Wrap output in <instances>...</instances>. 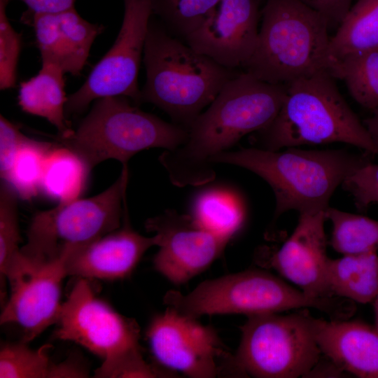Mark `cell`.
<instances>
[{"label":"cell","mask_w":378,"mask_h":378,"mask_svg":"<svg viewBox=\"0 0 378 378\" xmlns=\"http://www.w3.org/2000/svg\"><path fill=\"white\" fill-rule=\"evenodd\" d=\"M321 349L343 371L362 378H378V329L359 321L314 318Z\"/></svg>","instance_id":"d6986e66"},{"label":"cell","mask_w":378,"mask_h":378,"mask_svg":"<svg viewBox=\"0 0 378 378\" xmlns=\"http://www.w3.org/2000/svg\"><path fill=\"white\" fill-rule=\"evenodd\" d=\"M146 338L155 360L170 371L192 378H212L229 364L235 372L234 356L225 350L216 331L173 307L153 316Z\"/></svg>","instance_id":"7c38bea8"},{"label":"cell","mask_w":378,"mask_h":378,"mask_svg":"<svg viewBox=\"0 0 378 378\" xmlns=\"http://www.w3.org/2000/svg\"><path fill=\"white\" fill-rule=\"evenodd\" d=\"M55 146L29 137L21 146L12 165L3 180L25 201H31L41 190V183L46 158Z\"/></svg>","instance_id":"4316f807"},{"label":"cell","mask_w":378,"mask_h":378,"mask_svg":"<svg viewBox=\"0 0 378 378\" xmlns=\"http://www.w3.org/2000/svg\"><path fill=\"white\" fill-rule=\"evenodd\" d=\"M17 193L6 181L0 186V274L1 281L10 279L21 269L23 258L20 233Z\"/></svg>","instance_id":"83f0119b"},{"label":"cell","mask_w":378,"mask_h":378,"mask_svg":"<svg viewBox=\"0 0 378 378\" xmlns=\"http://www.w3.org/2000/svg\"><path fill=\"white\" fill-rule=\"evenodd\" d=\"M342 185L352 195L356 207L366 210L370 204L378 203V164L367 162L348 176Z\"/></svg>","instance_id":"d6a6232c"},{"label":"cell","mask_w":378,"mask_h":378,"mask_svg":"<svg viewBox=\"0 0 378 378\" xmlns=\"http://www.w3.org/2000/svg\"><path fill=\"white\" fill-rule=\"evenodd\" d=\"M261 17L256 46L244 71L284 85L330 73V27L322 15L297 0H265Z\"/></svg>","instance_id":"5b68a950"},{"label":"cell","mask_w":378,"mask_h":378,"mask_svg":"<svg viewBox=\"0 0 378 378\" xmlns=\"http://www.w3.org/2000/svg\"><path fill=\"white\" fill-rule=\"evenodd\" d=\"M191 216L199 226L229 241L240 230L244 220V209L237 198L220 190L198 195Z\"/></svg>","instance_id":"cb8c5ba5"},{"label":"cell","mask_w":378,"mask_h":378,"mask_svg":"<svg viewBox=\"0 0 378 378\" xmlns=\"http://www.w3.org/2000/svg\"><path fill=\"white\" fill-rule=\"evenodd\" d=\"M286 92V85L266 83L244 71L230 80L190 125L186 141L160 155L159 161L171 182L185 187L212 181L216 176L212 158L267 126Z\"/></svg>","instance_id":"6da1fadb"},{"label":"cell","mask_w":378,"mask_h":378,"mask_svg":"<svg viewBox=\"0 0 378 378\" xmlns=\"http://www.w3.org/2000/svg\"><path fill=\"white\" fill-rule=\"evenodd\" d=\"M64 74L55 64L41 62L38 74L20 83L18 92V104L22 110L46 118L57 128L59 137H65L74 130L65 114L67 97Z\"/></svg>","instance_id":"ffe728a7"},{"label":"cell","mask_w":378,"mask_h":378,"mask_svg":"<svg viewBox=\"0 0 378 378\" xmlns=\"http://www.w3.org/2000/svg\"><path fill=\"white\" fill-rule=\"evenodd\" d=\"M51 347L47 344L32 349L22 341L4 343L0 350V378H50L55 365L48 356Z\"/></svg>","instance_id":"f546056e"},{"label":"cell","mask_w":378,"mask_h":378,"mask_svg":"<svg viewBox=\"0 0 378 378\" xmlns=\"http://www.w3.org/2000/svg\"><path fill=\"white\" fill-rule=\"evenodd\" d=\"M127 181L128 167L123 166L118 178L101 193L37 212L20 248L22 256L34 265L51 262L120 228Z\"/></svg>","instance_id":"ba28073f"},{"label":"cell","mask_w":378,"mask_h":378,"mask_svg":"<svg viewBox=\"0 0 378 378\" xmlns=\"http://www.w3.org/2000/svg\"><path fill=\"white\" fill-rule=\"evenodd\" d=\"M322 15L329 27H338L354 0H297Z\"/></svg>","instance_id":"e575fe53"},{"label":"cell","mask_w":378,"mask_h":378,"mask_svg":"<svg viewBox=\"0 0 378 378\" xmlns=\"http://www.w3.org/2000/svg\"><path fill=\"white\" fill-rule=\"evenodd\" d=\"M143 62L146 80L141 90V103L154 104L172 122L187 130L225 85L241 72L196 51L153 15Z\"/></svg>","instance_id":"7a4b0ae2"},{"label":"cell","mask_w":378,"mask_h":378,"mask_svg":"<svg viewBox=\"0 0 378 378\" xmlns=\"http://www.w3.org/2000/svg\"><path fill=\"white\" fill-rule=\"evenodd\" d=\"M375 49H378V0H357L330 37V57L334 63L348 55Z\"/></svg>","instance_id":"7402d4cb"},{"label":"cell","mask_w":378,"mask_h":378,"mask_svg":"<svg viewBox=\"0 0 378 378\" xmlns=\"http://www.w3.org/2000/svg\"><path fill=\"white\" fill-rule=\"evenodd\" d=\"M374 326L378 329V295L374 300Z\"/></svg>","instance_id":"f35d334b"},{"label":"cell","mask_w":378,"mask_h":378,"mask_svg":"<svg viewBox=\"0 0 378 378\" xmlns=\"http://www.w3.org/2000/svg\"><path fill=\"white\" fill-rule=\"evenodd\" d=\"M220 0H151L152 15L183 41L198 29Z\"/></svg>","instance_id":"f1b7e54d"},{"label":"cell","mask_w":378,"mask_h":378,"mask_svg":"<svg viewBox=\"0 0 378 378\" xmlns=\"http://www.w3.org/2000/svg\"><path fill=\"white\" fill-rule=\"evenodd\" d=\"M24 3L31 13H55L74 7L76 0H20Z\"/></svg>","instance_id":"8d00e7d4"},{"label":"cell","mask_w":378,"mask_h":378,"mask_svg":"<svg viewBox=\"0 0 378 378\" xmlns=\"http://www.w3.org/2000/svg\"><path fill=\"white\" fill-rule=\"evenodd\" d=\"M90 169L74 151L61 144L48 152L43 164L41 190L48 197L66 204L79 198Z\"/></svg>","instance_id":"603a6c76"},{"label":"cell","mask_w":378,"mask_h":378,"mask_svg":"<svg viewBox=\"0 0 378 378\" xmlns=\"http://www.w3.org/2000/svg\"><path fill=\"white\" fill-rule=\"evenodd\" d=\"M66 255L40 265L31 264L24 258V268L8 281L11 292L0 323L18 326L24 342L32 341L58 321L62 283L67 276Z\"/></svg>","instance_id":"5bb4252c"},{"label":"cell","mask_w":378,"mask_h":378,"mask_svg":"<svg viewBox=\"0 0 378 378\" xmlns=\"http://www.w3.org/2000/svg\"><path fill=\"white\" fill-rule=\"evenodd\" d=\"M261 2L220 0L201 26L184 41L222 66L243 69L256 46Z\"/></svg>","instance_id":"9a60e30c"},{"label":"cell","mask_w":378,"mask_h":378,"mask_svg":"<svg viewBox=\"0 0 378 378\" xmlns=\"http://www.w3.org/2000/svg\"><path fill=\"white\" fill-rule=\"evenodd\" d=\"M122 22L113 46L94 65L85 83L67 97L66 118L84 112L90 104L104 97L123 96L138 105L140 63L152 16L151 0H123Z\"/></svg>","instance_id":"30bf717a"},{"label":"cell","mask_w":378,"mask_h":378,"mask_svg":"<svg viewBox=\"0 0 378 378\" xmlns=\"http://www.w3.org/2000/svg\"><path fill=\"white\" fill-rule=\"evenodd\" d=\"M363 122L370 135L378 155V108L372 111V115Z\"/></svg>","instance_id":"74e56055"},{"label":"cell","mask_w":378,"mask_h":378,"mask_svg":"<svg viewBox=\"0 0 378 378\" xmlns=\"http://www.w3.org/2000/svg\"><path fill=\"white\" fill-rule=\"evenodd\" d=\"M328 71L286 85L273 120L255 132L256 148L278 150L307 144L342 142L377 155L370 135Z\"/></svg>","instance_id":"277c9868"},{"label":"cell","mask_w":378,"mask_h":378,"mask_svg":"<svg viewBox=\"0 0 378 378\" xmlns=\"http://www.w3.org/2000/svg\"><path fill=\"white\" fill-rule=\"evenodd\" d=\"M325 211L300 214L290 237L270 259L285 279L307 294L318 298L335 296L327 279V239Z\"/></svg>","instance_id":"2e32d148"},{"label":"cell","mask_w":378,"mask_h":378,"mask_svg":"<svg viewBox=\"0 0 378 378\" xmlns=\"http://www.w3.org/2000/svg\"><path fill=\"white\" fill-rule=\"evenodd\" d=\"M90 279L78 277L62 304L54 337L74 342L102 360L140 349L137 322L96 295Z\"/></svg>","instance_id":"8fae6325"},{"label":"cell","mask_w":378,"mask_h":378,"mask_svg":"<svg viewBox=\"0 0 378 378\" xmlns=\"http://www.w3.org/2000/svg\"><path fill=\"white\" fill-rule=\"evenodd\" d=\"M325 214L332 225L330 244L335 251L342 255L377 252V220L330 206Z\"/></svg>","instance_id":"484cf974"},{"label":"cell","mask_w":378,"mask_h":378,"mask_svg":"<svg viewBox=\"0 0 378 378\" xmlns=\"http://www.w3.org/2000/svg\"><path fill=\"white\" fill-rule=\"evenodd\" d=\"M145 227L159 237L155 270L177 286L206 270L229 241L199 226L192 216L173 209L148 218Z\"/></svg>","instance_id":"4fadbf2b"},{"label":"cell","mask_w":378,"mask_h":378,"mask_svg":"<svg viewBox=\"0 0 378 378\" xmlns=\"http://www.w3.org/2000/svg\"><path fill=\"white\" fill-rule=\"evenodd\" d=\"M175 373L165 372L148 364L143 358L141 348L102 360L94 377H173Z\"/></svg>","instance_id":"4dcf8cb0"},{"label":"cell","mask_w":378,"mask_h":378,"mask_svg":"<svg viewBox=\"0 0 378 378\" xmlns=\"http://www.w3.org/2000/svg\"><path fill=\"white\" fill-rule=\"evenodd\" d=\"M234 357L243 377L296 378L308 375L320 360L314 317L307 309L290 314L247 316Z\"/></svg>","instance_id":"9c48e42d"},{"label":"cell","mask_w":378,"mask_h":378,"mask_svg":"<svg viewBox=\"0 0 378 378\" xmlns=\"http://www.w3.org/2000/svg\"><path fill=\"white\" fill-rule=\"evenodd\" d=\"M28 13L25 19H30L34 28L41 62L80 75L103 26L87 21L75 8L55 13Z\"/></svg>","instance_id":"ac0fdd59"},{"label":"cell","mask_w":378,"mask_h":378,"mask_svg":"<svg viewBox=\"0 0 378 378\" xmlns=\"http://www.w3.org/2000/svg\"><path fill=\"white\" fill-rule=\"evenodd\" d=\"M368 160L344 150H309L259 148L223 152L211 160L246 169L264 179L272 189L274 219L295 210L299 214L325 211L336 188Z\"/></svg>","instance_id":"3957f363"},{"label":"cell","mask_w":378,"mask_h":378,"mask_svg":"<svg viewBox=\"0 0 378 378\" xmlns=\"http://www.w3.org/2000/svg\"><path fill=\"white\" fill-rule=\"evenodd\" d=\"M9 0H0V88L15 85L17 65L21 50V35L17 32L6 15Z\"/></svg>","instance_id":"1f68e13d"},{"label":"cell","mask_w":378,"mask_h":378,"mask_svg":"<svg viewBox=\"0 0 378 378\" xmlns=\"http://www.w3.org/2000/svg\"><path fill=\"white\" fill-rule=\"evenodd\" d=\"M15 125L4 115H0V175L4 180L13 162L16 153L27 139Z\"/></svg>","instance_id":"836d02e7"},{"label":"cell","mask_w":378,"mask_h":378,"mask_svg":"<svg viewBox=\"0 0 378 378\" xmlns=\"http://www.w3.org/2000/svg\"><path fill=\"white\" fill-rule=\"evenodd\" d=\"M327 279L335 296L361 304L373 302L378 295L377 252L329 258Z\"/></svg>","instance_id":"44dd1931"},{"label":"cell","mask_w":378,"mask_h":378,"mask_svg":"<svg viewBox=\"0 0 378 378\" xmlns=\"http://www.w3.org/2000/svg\"><path fill=\"white\" fill-rule=\"evenodd\" d=\"M330 74L342 80L362 106L378 108V49L348 55L333 63Z\"/></svg>","instance_id":"d4e9b609"},{"label":"cell","mask_w":378,"mask_h":378,"mask_svg":"<svg viewBox=\"0 0 378 378\" xmlns=\"http://www.w3.org/2000/svg\"><path fill=\"white\" fill-rule=\"evenodd\" d=\"M89 370L78 357H69L59 363H55L50 378L87 377Z\"/></svg>","instance_id":"d590c367"},{"label":"cell","mask_w":378,"mask_h":378,"mask_svg":"<svg viewBox=\"0 0 378 378\" xmlns=\"http://www.w3.org/2000/svg\"><path fill=\"white\" fill-rule=\"evenodd\" d=\"M188 130L141 110L123 96L96 99L76 130L59 137L90 170L108 159L127 166L137 153L152 148L172 150L187 139Z\"/></svg>","instance_id":"52a82bcc"},{"label":"cell","mask_w":378,"mask_h":378,"mask_svg":"<svg viewBox=\"0 0 378 378\" xmlns=\"http://www.w3.org/2000/svg\"><path fill=\"white\" fill-rule=\"evenodd\" d=\"M158 241L155 234L145 237L132 228L125 200L120 228L67 253L64 261L67 276L90 280L125 279L132 274L146 251L158 246Z\"/></svg>","instance_id":"e0dca14e"},{"label":"cell","mask_w":378,"mask_h":378,"mask_svg":"<svg viewBox=\"0 0 378 378\" xmlns=\"http://www.w3.org/2000/svg\"><path fill=\"white\" fill-rule=\"evenodd\" d=\"M164 303L197 318L204 315L244 314L247 316L313 308L330 318H344L350 307L337 296L314 297L260 270H248L200 283L188 294L169 290Z\"/></svg>","instance_id":"8992f818"}]
</instances>
